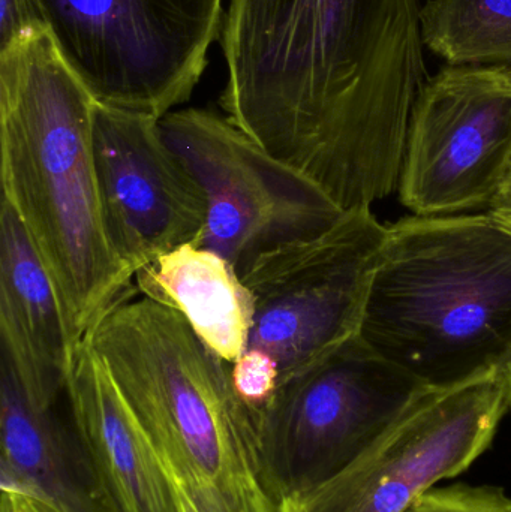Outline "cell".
<instances>
[{"label": "cell", "mask_w": 511, "mask_h": 512, "mask_svg": "<svg viewBox=\"0 0 511 512\" xmlns=\"http://www.w3.org/2000/svg\"><path fill=\"white\" fill-rule=\"evenodd\" d=\"M511 168V68L444 66L411 113L399 179L417 216H455L488 206Z\"/></svg>", "instance_id": "9c48e42d"}, {"label": "cell", "mask_w": 511, "mask_h": 512, "mask_svg": "<svg viewBox=\"0 0 511 512\" xmlns=\"http://www.w3.org/2000/svg\"><path fill=\"white\" fill-rule=\"evenodd\" d=\"M2 512H62L44 499L26 493L2 490Z\"/></svg>", "instance_id": "ffe728a7"}, {"label": "cell", "mask_w": 511, "mask_h": 512, "mask_svg": "<svg viewBox=\"0 0 511 512\" xmlns=\"http://www.w3.org/2000/svg\"><path fill=\"white\" fill-rule=\"evenodd\" d=\"M420 27L449 66L511 68V0H428Z\"/></svg>", "instance_id": "2e32d148"}, {"label": "cell", "mask_w": 511, "mask_h": 512, "mask_svg": "<svg viewBox=\"0 0 511 512\" xmlns=\"http://www.w3.org/2000/svg\"><path fill=\"white\" fill-rule=\"evenodd\" d=\"M504 384H506L507 403L511 411V364L503 372Z\"/></svg>", "instance_id": "cb8c5ba5"}, {"label": "cell", "mask_w": 511, "mask_h": 512, "mask_svg": "<svg viewBox=\"0 0 511 512\" xmlns=\"http://www.w3.org/2000/svg\"><path fill=\"white\" fill-rule=\"evenodd\" d=\"M159 125L206 197L207 225L198 246L227 259L237 273L261 252L326 233L348 215L227 117L185 108Z\"/></svg>", "instance_id": "ba28073f"}, {"label": "cell", "mask_w": 511, "mask_h": 512, "mask_svg": "<svg viewBox=\"0 0 511 512\" xmlns=\"http://www.w3.org/2000/svg\"><path fill=\"white\" fill-rule=\"evenodd\" d=\"M278 512H303L302 501L299 496L282 499L279 502Z\"/></svg>", "instance_id": "603a6c76"}, {"label": "cell", "mask_w": 511, "mask_h": 512, "mask_svg": "<svg viewBox=\"0 0 511 512\" xmlns=\"http://www.w3.org/2000/svg\"><path fill=\"white\" fill-rule=\"evenodd\" d=\"M489 212H511V168L506 183H504L503 189H501L500 194H498V197L495 198L494 203H492Z\"/></svg>", "instance_id": "7402d4cb"}, {"label": "cell", "mask_w": 511, "mask_h": 512, "mask_svg": "<svg viewBox=\"0 0 511 512\" xmlns=\"http://www.w3.org/2000/svg\"><path fill=\"white\" fill-rule=\"evenodd\" d=\"M0 337L2 358L30 399L53 403L65 394L77 348L69 339L53 282L8 204L0 210Z\"/></svg>", "instance_id": "4fadbf2b"}, {"label": "cell", "mask_w": 511, "mask_h": 512, "mask_svg": "<svg viewBox=\"0 0 511 512\" xmlns=\"http://www.w3.org/2000/svg\"><path fill=\"white\" fill-rule=\"evenodd\" d=\"M359 337L434 391L501 375L511 364V227L491 212L387 227Z\"/></svg>", "instance_id": "3957f363"}, {"label": "cell", "mask_w": 511, "mask_h": 512, "mask_svg": "<svg viewBox=\"0 0 511 512\" xmlns=\"http://www.w3.org/2000/svg\"><path fill=\"white\" fill-rule=\"evenodd\" d=\"M492 215L497 216L500 221L506 222L509 227H511V212H501V213H495L491 212Z\"/></svg>", "instance_id": "d4e9b609"}, {"label": "cell", "mask_w": 511, "mask_h": 512, "mask_svg": "<svg viewBox=\"0 0 511 512\" xmlns=\"http://www.w3.org/2000/svg\"><path fill=\"white\" fill-rule=\"evenodd\" d=\"M407 512H511V498L497 487L456 484L429 490Z\"/></svg>", "instance_id": "e0dca14e"}, {"label": "cell", "mask_w": 511, "mask_h": 512, "mask_svg": "<svg viewBox=\"0 0 511 512\" xmlns=\"http://www.w3.org/2000/svg\"><path fill=\"white\" fill-rule=\"evenodd\" d=\"M507 409L503 373L432 391L345 471L302 496L303 512H407L491 447Z\"/></svg>", "instance_id": "30bf717a"}, {"label": "cell", "mask_w": 511, "mask_h": 512, "mask_svg": "<svg viewBox=\"0 0 511 512\" xmlns=\"http://www.w3.org/2000/svg\"><path fill=\"white\" fill-rule=\"evenodd\" d=\"M171 486H173L174 499H176L177 512H201L200 508L195 504L194 499L191 498L188 492L183 489L179 484L173 483L171 481Z\"/></svg>", "instance_id": "44dd1931"}, {"label": "cell", "mask_w": 511, "mask_h": 512, "mask_svg": "<svg viewBox=\"0 0 511 512\" xmlns=\"http://www.w3.org/2000/svg\"><path fill=\"white\" fill-rule=\"evenodd\" d=\"M432 391L357 334L282 381L255 412L264 489L276 505L314 492L356 462Z\"/></svg>", "instance_id": "5b68a950"}, {"label": "cell", "mask_w": 511, "mask_h": 512, "mask_svg": "<svg viewBox=\"0 0 511 512\" xmlns=\"http://www.w3.org/2000/svg\"><path fill=\"white\" fill-rule=\"evenodd\" d=\"M386 234L371 210L348 213L332 230L267 249L239 271L252 298L246 351L270 358L279 384L359 334Z\"/></svg>", "instance_id": "52a82bcc"}, {"label": "cell", "mask_w": 511, "mask_h": 512, "mask_svg": "<svg viewBox=\"0 0 511 512\" xmlns=\"http://www.w3.org/2000/svg\"><path fill=\"white\" fill-rule=\"evenodd\" d=\"M0 484L62 512H120L81 441L66 390L56 402H35L5 358L0 363Z\"/></svg>", "instance_id": "7c38bea8"}, {"label": "cell", "mask_w": 511, "mask_h": 512, "mask_svg": "<svg viewBox=\"0 0 511 512\" xmlns=\"http://www.w3.org/2000/svg\"><path fill=\"white\" fill-rule=\"evenodd\" d=\"M66 399L93 468L120 512H177L155 448L87 342L75 352Z\"/></svg>", "instance_id": "5bb4252c"}, {"label": "cell", "mask_w": 511, "mask_h": 512, "mask_svg": "<svg viewBox=\"0 0 511 512\" xmlns=\"http://www.w3.org/2000/svg\"><path fill=\"white\" fill-rule=\"evenodd\" d=\"M93 98L167 116L191 98L221 36L225 0H36Z\"/></svg>", "instance_id": "8992f818"}, {"label": "cell", "mask_w": 511, "mask_h": 512, "mask_svg": "<svg viewBox=\"0 0 511 512\" xmlns=\"http://www.w3.org/2000/svg\"><path fill=\"white\" fill-rule=\"evenodd\" d=\"M92 346L168 478L201 512H278L261 480L254 412L231 364L180 313L132 288L93 328Z\"/></svg>", "instance_id": "277c9868"}, {"label": "cell", "mask_w": 511, "mask_h": 512, "mask_svg": "<svg viewBox=\"0 0 511 512\" xmlns=\"http://www.w3.org/2000/svg\"><path fill=\"white\" fill-rule=\"evenodd\" d=\"M420 0H230L225 117L344 212L399 188L426 83Z\"/></svg>", "instance_id": "6da1fadb"}, {"label": "cell", "mask_w": 511, "mask_h": 512, "mask_svg": "<svg viewBox=\"0 0 511 512\" xmlns=\"http://www.w3.org/2000/svg\"><path fill=\"white\" fill-rule=\"evenodd\" d=\"M96 102L47 27L0 50L2 201L53 282L75 348L134 288L105 225L93 153Z\"/></svg>", "instance_id": "7a4b0ae2"}, {"label": "cell", "mask_w": 511, "mask_h": 512, "mask_svg": "<svg viewBox=\"0 0 511 512\" xmlns=\"http://www.w3.org/2000/svg\"><path fill=\"white\" fill-rule=\"evenodd\" d=\"M45 27L36 0H0V50L20 36Z\"/></svg>", "instance_id": "d6986e66"}, {"label": "cell", "mask_w": 511, "mask_h": 512, "mask_svg": "<svg viewBox=\"0 0 511 512\" xmlns=\"http://www.w3.org/2000/svg\"><path fill=\"white\" fill-rule=\"evenodd\" d=\"M231 379L240 399L255 414L278 390L279 370L266 355L248 349L231 364Z\"/></svg>", "instance_id": "ac0fdd59"}, {"label": "cell", "mask_w": 511, "mask_h": 512, "mask_svg": "<svg viewBox=\"0 0 511 512\" xmlns=\"http://www.w3.org/2000/svg\"><path fill=\"white\" fill-rule=\"evenodd\" d=\"M138 294L180 313L198 337L233 364L248 348L252 298L236 268L203 246H180L137 271Z\"/></svg>", "instance_id": "9a60e30c"}, {"label": "cell", "mask_w": 511, "mask_h": 512, "mask_svg": "<svg viewBox=\"0 0 511 512\" xmlns=\"http://www.w3.org/2000/svg\"><path fill=\"white\" fill-rule=\"evenodd\" d=\"M159 120L96 102L93 153L105 225L134 277L180 246L200 245L207 225L203 189Z\"/></svg>", "instance_id": "8fae6325"}]
</instances>
